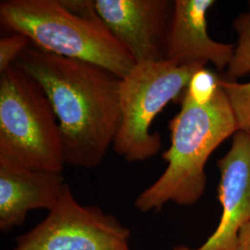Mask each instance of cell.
Masks as SVG:
<instances>
[{
	"label": "cell",
	"mask_w": 250,
	"mask_h": 250,
	"mask_svg": "<svg viewBox=\"0 0 250 250\" xmlns=\"http://www.w3.org/2000/svg\"><path fill=\"white\" fill-rule=\"evenodd\" d=\"M221 174L218 199L223 208L220 224L200 247L172 250H237L242 228L250 221V132L238 130L232 146L217 162Z\"/></svg>",
	"instance_id": "obj_8"
},
{
	"label": "cell",
	"mask_w": 250,
	"mask_h": 250,
	"mask_svg": "<svg viewBox=\"0 0 250 250\" xmlns=\"http://www.w3.org/2000/svg\"><path fill=\"white\" fill-rule=\"evenodd\" d=\"M219 81L214 73L202 68L194 73L188 83L186 93L197 105L204 106L214 98L219 88Z\"/></svg>",
	"instance_id": "obj_13"
},
{
	"label": "cell",
	"mask_w": 250,
	"mask_h": 250,
	"mask_svg": "<svg viewBox=\"0 0 250 250\" xmlns=\"http://www.w3.org/2000/svg\"><path fill=\"white\" fill-rule=\"evenodd\" d=\"M206 64L136 63L121 83L122 121L112 148L129 162L145 161L161 150V134L150 127L170 101L181 99L192 76Z\"/></svg>",
	"instance_id": "obj_5"
},
{
	"label": "cell",
	"mask_w": 250,
	"mask_h": 250,
	"mask_svg": "<svg viewBox=\"0 0 250 250\" xmlns=\"http://www.w3.org/2000/svg\"><path fill=\"white\" fill-rule=\"evenodd\" d=\"M181 109L170 120V146L162 159L167 167L159 179L134 201L143 213L158 211L167 203L196 204L207 187L206 164L215 149L238 131L232 105L219 83L214 98L207 105L195 104L188 94Z\"/></svg>",
	"instance_id": "obj_2"
},
{
	"label": "cell",
	"mask_w": 250,
	"mask_h": 250,
	"mask_svg": "<svg viewBox=\"0 0 250 250\" xmlns=\"http://www.w3.org/2000/svg\"><path fill=\"white\" fill-rule=\"evenodd\" d=\"M15 63L45 91L60 125L66 165L98 167L119 131L122 79L96 64L31 43Z\"/></svg>",
	"instance_id": "obj_1"
},
{
	"label": "cell",
	"mask_w": 250,
	"mask_h": 250,
	"mask_svg": "<svg viewBox=\"0 0 250 250\" xmlns=\"http://www.w3.org/2000/svg\"><path fill=\"white\" fill-rule=\"evenodd\" d=\"M0 157L62 173L60 125L41 85L14 63L0 73Z\"/></svg>",
	"instance_id": "obj_4"
},
{
	"label": "cell",
	"mask_w": 250,
	"mask_h": 250,
	"mask_svg": "<svg viewBox=\"0 0 250 250\" xmlns=\"http://www.w3.org/2000/svg\"><path fill=\"white\" fill-rule=\"evenodd\" d=\"M130 237V229L115 216L82 205L68 185L58 205L19 236L13 250H125Z\"/></svg>",
	"instance_id": "obj_6"
},
{
	"label": "cell",
	"mask_w": 250,
	"mask_h": 250,
	"mask_svg": "<svg viewBox=\"0 0 250 250\" xmlns=\"http://www.w3.org/2000/svg\"><path fill=\"white\" fill-rule=\"evenodd\" d=\"M130 250V249H128V250Z\"/></svg>",
	"instance_id": "obj_16"
},
{
	"label": "cell",
	"mask_w": 250,
	"mask_h": 250,
	"mask_svg": "<svg viewBox=\"0 0 250 250\" xmlns=\"http://www.w3.org/2000/svg\"><path fill=\"white\" fill-rule=\"evenodd\" d=\"M237 250H250V221L242 228Z\"/></svg>",
	"instance_id": "obj_15"
},
{
	"label": "cell",
	"mask_w": 250,
	"mask_h": 250,
	"mask_svg": "<svg viewBox=\"0 0 250 250\" xmlns=\"http://www.w3.org/2000/svg\"><path fill=\"white\" fill-rule=\"evenodd\" d=\"M233 28L237 33V45L224 78L231 82L250 73V12H243L235 19Z\"/></svg>",
	"instance_id": "obj_11"
},
{
	"label": "cell",
	"mask_w": 250,
	"mask_h": 250,
	"mask_svg": "<svg viewBox=\"0 0 250 250\" xmlns=\"http://www.w3.org/2000/svg\"><path fill=\"white\" fill-rule=\"evenodd\" d=\"M213 0H175L167 36L165 60L179 66L211 62L226 71L234 46L211 39L208 33L207 15Z\"/></svg>",
	"instance_id": "obj_9"
},
{
	"label": "cell",
	"mask_w": 250,
	"mask_h": 250,
	"mask_svg": "<svg viewBox=\"0 0 250 250\" xmlns=\"http://www.w3.org/2000/svg\"><path fill=\"white\" fill-rule=\"evenodd\" d=\"M31 45L26 36L12 33L0 40V73L5 72L17 61L19 56Z\"/></svg>",
	"instance_id": "obj_14"
},
{
	"label": "cell",
	"mask_w": 250,
	"mask_h": 250,
	"mask_svg": "<svg viewBox=\"0 0 250 250\" xmlns=\"http://www.w3.org/2000/svg\"><path fill=\"white\" fill-rule=\"evenodd\" d=\"M219 83L232 105L238 130L250 132V81L238 83L220 79Z\"/></svg>",
	"instance_id": "obj_12"
},
{
	"label": "cell",
	"mask_w": 250,
	"mask_h": 250,
	"mask_svg": "<svg viewBox=\"0 0 250 250\" xmlns=\"http://www.w3.org/2000/svg\"><path fill=\"white\" fill-rule=\"evenodd\" d=\"M67 186L61 172L33 170L0 157V230L21 226L32 210H52Z\"/></svg>",
	"instance_id": "obj_10"
},
{
	"label": "cell",
	"mask_w": 250,
	"mask_h": 250,
	"mask_svg": "<svg viewBox=\"0 0 250 250\" xmlns=\"http://www.w3.org/2000/svg\"><path fill=\"white\" fill-rule=\"evenodd\" d=\"M0 22L41 49L96 64L121 79L136 65L98 16L92 0H4Z\"/></svg>",
	"instance_id": "obj_3"
},
{
	"label": "cell",
	"mask_w": 250,
	"mask_h": 250,
	"mask_svg": "<svg viewBox=\"0 0 250 250\" xmlns=\"http://www.w3.org/2000/svg\"><path fill=\"white\" fill-rule=\"evenodd\" d=\"M94 9L136 63L165 60L170 0H93Z\"/></svg>",
	"instance_id": "obj_7"
}]
</instances>
